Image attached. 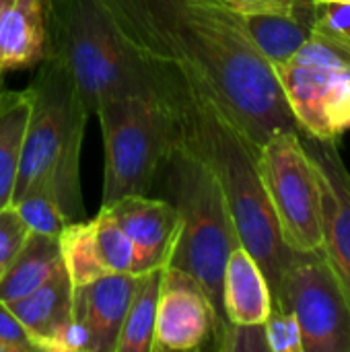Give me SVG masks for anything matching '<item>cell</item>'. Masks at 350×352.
<instances>
[{"label": "cell", "instance_id": "30", "mask_svg": "<svg viewBox=\"0 0 350 352\" xmlns=\"http://www.w3.org/2000/svg\"><path fill=\"white\" fill-rule=\"evenodd\" d=\"M6 89V85H4V72H0V93Z\"/></svg>", "mask_w": 350, "mask_h": 352}, {"label": "cell", "instance_id": "17", "mask_svg": "<svg viewBox=\"0 0 350 352\" xmlns=\"http://www.w3.org/2000/svg\"><path fill=\"white\" fill-rule=\"evenodd\" d=\"M293 60L350 78V4L320 2L311 35Z\"/></svg>", "mask_w": 350, "mask_h": 352}, {"label": "cell", "instance_id": "7", "mask_svg": "<svg viewBox=\"0 0 350 352\" xmlns=\"http://www.w3.org/2000/svg\"><path fill=\"white\" fill-rule=\"evenodd\" d=\"M258 169L285 243L297 254L324 252L320 184L303 134H270L258 148Z\"/></svg>", "mask_w": 350, "mask_h": 352}, {"label": "cell", "instance_id": "22", "mask_svg": "<svg viewBox=\"0 0 350 352\" xmlns=\"http://www.w3.org/2000/svg\"><path fill=\"white\" fill-rule=\"evenodd\" d=\"M93 221L99 254L109 274H134V248L111 214L99 208Z\"/></svg>", "mask_w": 350, "mask_h": 352}, {"label": "cell", "instance_id": "3", "mask_svg": "<svg viewBox=\"0 0 350 352\" xmlns=\"http://www.w3.org/2000/svg\"><path fill=\"white\" fill-rule=\"evenodd\" d=\"M31 109L25 128L12 200L41 188L62 208L68 223L87 219L80 194V148L91 118L66 68L47 56L27 87Z\"/></svg>", "mask_w": 350, "mask_h": 352}, {"label": "cell", "instance_id": "26", "mask_svg": "<svg viewBox=\"0 0 350 352\" xmlns=\"http://www.w3.org/2000/svg\"><path fill=\"white\" fill-rule=\"evenodd\" d=\"M29 235L31 229L12 204L0 208V278L10 268L23 245L27 243Z\"/></svg>", "mask_w": 350, "mask_h": 352}, {"label": "cell", "instance_id": "23", "mask_svg": "<svg viewBox=\"0 0 350 352\" xmlns=\"http://www.w3.org/2000/svg\"><path fill=\"white\" fill-rule=\"evenodd\" d=\"M10 204L17 208V212L27 223L31 233L60 237V233L68 225V219L64 217L58 202L52 198L50 192H45L41 188H31V190L23 192Z\"/></svg>", "mask_w": 350, "mask_h": 352}, {"label": "cell", "instance_id": "25", "mask_svg": "<svg viewBox=\"0 0 350 352\" xmlns=\"http://www.w3.org/2000/svg\"><path fill=\"white\" fill-rule=\"evenodd\" d=\"M324 124L330 140H338L350 130V78L336 76L324 99Z\"/></svg>", "mask_w": 350, "mask_h": 352}, {"label": "cell", "instance_id": "1", "mask_svg": "<svg viewBox=\"0 0 350 352\" xmlns=\"http://www.w3.org/2000/svg\"><path fill=\"white\" fill-rule=\"evenodd\" d=\"M130 45L208 97L254 144L301 132L274 66L225 0H103Z\"/></svg>", "mask_w": 350, "mask_h": 352}, {"label": "cell", "instance_id": "8", "mask_svg": "<svg viewBox=\"0 0 350 352\" xmlns=\"http://www.w3.org/2000/svg\"><path fill=\"white\" fill-rule=\"evenodd\" d=\"M272 307L295 316L303 352H350V301L324 252L295 256Z\"/></svg>", "mask_w": 350, "mask_h": 352}, {"label": "cell", "instance_id": "2", "mask_svg": "<svg viewBox=\"0 0 350 352\" xmlns=\"http://www.w3.org/2000/svg\"><path fill=\"white\" fill-rule=\"evenodd\" d=\"M144 62L151 66L161 95L175 111L182 140L200 155L219 177L239 243L260 264L274 303L281 280L297 252H293L281 235L258 169V146H254L208 97L200 95L173 70L153 60Z\"/></svg>", "mask_w": 350, "mask_h": 352}, {"label": "cell", "instance_id": "11", "mask_svg": "<svg viewBox=\"0 0 350 352\" xmlns=\"http://www.w3.org/2000/svg\"><path fill=\"white\" fill-rule=\"evenodd\" d=\"M101 208L128 235L134 248V274L169 266L179 235V217L169 200L132 194Z\"/></svg>", "mask_w": 350, "mask_h": 352}, {"label": "cell", "instance_id": "28", "mask_svg": "<svg viewBox=\"0 0 350 352\" xmlns=\"http://www.w3.org/2000/svg\"><path fill=\"white\" fill-rule=\"evenodd\" d=\"M0 342L4 344L6 352H35L27 330L10 311V307L2 301H0Z\"/></svg>", "mask_w": 350, "mask_h": 352}, {"label": "cell", "instance_id": "31", "mask_svg": "<svg viewBox=\"0 0 350 352\" xmlns=\"http://www.w3.org/2000/svg\"><path fill=\"white\" fill-rule=\"evenodd\" d=\"M0 352H6V349H4V344L0 342Z\"/></svg>", "mask_w": 350, "mask_h": 352}, {"label": "cell", "instance_id": "10", "mask_svg": "<svg viewBox=\"0 0 350 352\" xmlns=\"http://www.w3.org/2000/svg\"><path fill=\"white\" fill-rule=\"evenodd\" d=\"M303 144L314 159L320 184L324 256L350 301V169L340 155L338 140L303 134Z\"/></svg>", "mask_w": 350, "mask_h": 352}, {"label": "cell", "instance_id": "19", "mask_svg": "<svg viewBox=\"0 0 350 352\" xmlns=\"http://www.w3.org/2000/svg\"><path fill=\"white\" fill-rule=\"evenodd\" d=\"M29 109L31 99L27 89H4L0 93V208L12 202Z\"/></svg>", "mask_w": 350, "mask_h": 352}, {"label": "cell", "instance_id": "13", "mask_svg": "<svg viewBox=\"0 0 350 352\" xmlns=\"http://www.w3.org/2000/svg\"><path fill=\"white\" fill-rule=\"evenodd\" d=\"M50 52V0H0V72L39 66Z\"/></svg>", "mask_w": 350, "mask_h": 352}, {"label": "cell", "instance_id": "5", "mask_svg": "<svg viewBox=\"0 0 350 352\" xmlns=\"http://www.w3.org/2000/svg\"><path fill=\"white\" fill-rule=\"evenodd\" d=\"M93 116L109 95L155 89L151 66L130 45L103 0H50V52Z\"/></svg>", "mask_w": 350, "mask_h": 352}, {"label": "cell", "instance_id": "20", "mask_svg": "<svg viewBox=\"0 0 350 352\" xmlns=\"http://www.w3.org/2000/svg\"><path fill=\"white\" fill-rule=\"evenodd\" d=\"M161 274H163V268L138 274V285L128 305V311H126V318H124V324L116 342V352L153 351Z\"/></svg>", "mask_w": 350, "mask_h": 352}, {"label": "cell", "instance_id": "6", "mask_svg": "<svg viewBox=\"0 0 350 352\" xmlns=\"http://www.w3.org/2000/svg\"><path fill=\"white\" fill-rule=\"evenodd\" d=\"M99 118L105 146V175L101 206L132 194H151L157 173L179 140V124L173 107L159 87L99 101Z\"/></svg>", "mask_w": 350, "mask_h": 352}, {"label": "cell", "instance_id": "14", "mask_svg": "<svg viewBox=\"0 0 350 352\" xmlns=\"http://www.w3.org/2000/svg\"><path fill=\"white\" fill-rule=\"evenodd\" d=\"M223 311L233 324H264L272 311L270 285L260 264L241 243L225 264Z\"/></svg>", "mask_w": 350, "mask_h": 352}, {"label": "cell", "instance_id": "24", "mask_svg": "<svg viewBox=\"0 0 350 352\" xmlns=\"http://www.w3.org/2000/svg\"><path fill=\"white\" fill-rule=\"evenodd\" d=\"M210 340L215 349L225 352H270L264 324L227 322Z\"/></svg>", "mask_w": 350, "mask_h": 352}, {"label": "cell", "instance_id": "4", "mask_svg": "<svg viewBox=\"0 0 350 352\" xmlns=\"http://www.w3.org/2000/svg\"><path fill=\"white\" fill-rule=\"evenodd\" d=\"M157 182L179 217L177 245L169 266L190 272L206 291L217 314L215 336L229 322L223 311V274L229 254L239 245L225 192L208 163L182 136L163 161Z\"/></svg>", "mask_w": 350, "mask_h": 352}, {"label": "cell", "instance_id": "21", "mask_svg": "<svg viewBox=\"0 0 350 352\" xmlns=\"http://www.w3.org/2000/svg\"><path fill=\"white\" fill-rule=\"evenodd\" d=\"M58 245L72 287H83L109 274L99 254L91 219L68 223L58 237Z\"/></svg>", "mask_w": 350, "mask_h": 352}, {"label": "cell", "instance_id": "9", "mask_svg": "<svg viewBox=\"0 0 350 352\" xmlns=\"http://www.w3.org/2000/svg\"><path fill=\"white\" fill-rule=\"evenodd\" d=\"M215 328L217 314L202 285L190 272L165 266L151 352L200 349L212 338Z\"/></svg>", "mask_w": 350, "mask_h": 352}, {"label": "cell", "instance_id": "15", "mask_svg": "<svg viewBox=\"0 0 350 352\" xmlns=\"http://www.w3.org/2000/svg\"><path fill=\"white\" fill-rule=\"evenodd\" d=\"M72 295L74 287L62 266L33 293L6 303L27 330L35 351L45 352L54 334L72 318Z\"/></svg>", "mask_w": 350, "mask_h": 352}, {"label": "cell", "instance_id": "29", "mask_svg": "<svg viewBox=\"0 0 350 352\" xmlns=\"http://www.w3.org/2000/svg\"><path fill=\"white\" fill-rule=\"evenodd\" d=\"M237 12H295L318 6V0H225Z\"/></svg>", "mask_w": 350, "mask_h": 352}, {"label": "cell", "instance_id": "16", "mask_svg": "<svg viewBox=\"0 0 350 352\" xmlns=\"http://www.w3.org/2000/svg\"><path fill=\"white\" fill-rule=\"evenodd\" d=\"M318 6L301 8L295 12H239L241 21L262 52V56L272 64H285L303 47L309 39L311 29L318 19Z\"/></svg>", "mask_w": 350, "mask_h": 352}, {"label": "cell", "instance_id": "32", "mask_svg": "<svg viewBox=\"0 0 350 352\" xmlns=\"http://www.w3.org/2000/svg\"><path fill=\"white\" fill-rule=\"evenodd\" d=\"M318 2H334V0H318Z\"/></svg>", "mask_w": 350, "mask_h": 352}, {"label": "cell", "instance_id": "12", "mask_svg": "<svg viewBox=\"0 0 350 352\" xmlns=\"http://www.w3.org/2000/svg\"><path fill=\"white\" fill-rule=\"evenodd\" d=\"M136 285L138 274H105L89 285L74 287L72 316L89 332L91 352H116Z\"/></svg>", "mask_w": 350, "mask_h": 352}, {"label": "cell", "instance_id": "18", "mask_svg": "<svg viewBox=\"0 0 350 352\" xmlns=\"http://www.w3.org/2000/svg\"><path fill=\"white\" fill-rule=\"evenodd\" d=\"M62 266L58 237L31 233L10 268L0 278V301L12 303L33 293Z\"/></svg>", "mask_w": 350, "mask_h": 352}, {"label": "cell", "instance_id": "27", "mask_svg": "<svg viewBox=\"0 0 350 352\" xmlns=\"http://www.w3.org/2000/svg\"><path fill=\"white\" fill-rule=\"evenodd\" d=\"M264 332L270 352H303L301 328L291 311L272 307L264 322Z\"/></svg>", "mask_w": 350, "mask_h": 352}]
</instances>
